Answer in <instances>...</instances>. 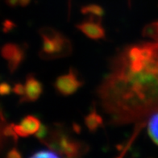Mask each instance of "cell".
Listing matches in <instances>:
<instances>
[{"label":"cell","mask_w":158,"mask_h":158,"mask_svg":"<svg viewBox=\"0 0 158 158\" xmlns=\"http://www.w3.org/2000/svg\"><path fill=\"white\" fill-rule=\"evenodd\" d=\"M98 95L110 124L142 121L158 112V40L121 50Z\"/></svg>","instance_id":"6da1fadb"},{"label":"cell","mask_w":158,"mask_h":158,"mask_svg":"<svg viewBox=\"0 0 158 158\" xmlns=\"http://www.w3.org/2000/svg\"><path fill=\"white\" fill-rule=\"evenodd\" d=\"M40 141L58 152L61 156L69 158L80 157L89 151V146L86 143L72 137L60 125L48 127V132Z\"/></svg>","instance_id":"7a4b0ae2"},{"label":"cell","mask_w":158,"mask_h":158,"mask_svg":"<svg viewBox=\"0 0 158 158\" xmlns=\"http://www.w3.org/2000/svg\"><path fill=\"white\" fill-rule=\"evenodd\" d=\"M42 38V47L40 57L43 60H54L69 56L72 44L67 37L52 27H44L39 30Z\"/></svg>","instance_id":"3957f363"},{"label":"cell","mask_w":158,"mask_h":158,"mask_svg":"<svg viewBox=\"0 0 158 158\" xmlns=\"http://www.w3.org/2000/svg\"><path fill=\"white\" fill-rule=\"evenodd\" d=\"M83 85V81L73 69H69L65 74L59 76L54 82V87L59 94L69 96L75 94Z\"/></svg>","instance_id":"277c9868"},{"label":"cell","mask_w":158,"mask_h":158,"mask_svg":"<svg viewBox=\"0 0 158 158\" xmlns=\"http://www.w3.org/2000/svg\"><path fill=\"white\" fill-rule=\"evenodd\" d=\"M1 55L8 61V68L10 73H14L24 60L25 48L19 44L8 43L2 47Z\"/></svg>","instance_id":"5b68a950"},{"label":"cell","mask_w":158,"mask_h":158,"mask_svg":"<svg viewBox=\"0 0 158 158\" xmlns=\"http://www.w3.org/2000/svg\"><path fill=\"white\" fill-rule=\"evenodd\" d=\"M76 27L88 38L102 40L106 36V32L101 23V19L89 17V19L76 25Z\"/></svg>","instance_id":"8992f818"},{"label":"cell","mask_w":158,"mask_h":158,"mask_svg":"<svg viewBox=\"0 0 158 158\" xmlns=\"http://www.w3.org/2000/svg\"><path fill=\"white\" fill-rule=\"evenodd\" d=\"M24 95L20 98V102H35L40 97L44 87L40 81L35 77L33 74L27 75L25 81Z\"/></svg>","instance_id":"52a82bcc"},{"label":"cell","mask_w":158,"mask_h":158,"mask_svg":"<svg viewBox=\"0 0 158 158\" xmlns=\"http://www.w3.org/2000/svg\"><path fill=\"white\" fill-rule=\"evenodd\" d=\"M41 126L40 121L34 115H27L21 120L19 124H14L13 128L18 136L27 137L31 135L36 134Z\"/></svg>","instance_id":"ba28073f"},{"label":"cell","mask_w":158,"mask_h":158,"mask_svg":"<svg viewBox=\"0 0 158 158\" xmlns=\"http://www.w3.org/2000/svg\"><path fill=\"white\" fill-rule=\"evenodd\" d=\"M85 124L90 132H95L99 127H102L103 120L102 116L94 108L85 117Z\"/></svg>","instance_id":"9c48e42d"},{"label":"cell","mask_w":158,"mask_h":158,"mask_svg":"<svg viewBox=\"0 0 158 158\" xmlns=\"http://www.w3.org/2000/svg\"><path fill=\"white\" fill-rule=\"evenodd\" d=\"M148 132L152 141L158 145V112L150 116L148 123Z\"/></svg>","instance_id":"30bf717a"},{"label":"cell","mask_w":158,"mask_h":158,"mask_svg":"<svg viewBox=\"0 0 158 158\" xmlns=\"http://www.w3.org/2000/svg\"><path fill=\"white\" fill-rule=\"evenodd\" d=\"M81 12L83 15H88L89 17H94L98 19H102L104 15L103 8L97 4L85 5L81 7Z\"/></svg>","instance_id":"8fae6325"},{"label":"cell","mask_w":158,"mask_h":158,"mask_svg":"<svg viewBox=\"0 0 158 158\" xmlns=\"http://www.w3.org/2000/svg\"><path fill=\"white\" fill-rule=\"evenodd\" d=\"M143 36L152 38L155 40H158V22L149 23L146 25L142 32Z\"/></svg>","instance_id":"7c38bea8"},{"label":"cell","mask_w":158,"mask_h":158,"mask_svg":"<svg viewBox=\"0 0 158 158\" xmlns=\"http://www.w3.org/2000/svg\"><path fill=\"white\" fill-rule=\"evenodd\" d=\"M30 157L32 158H43V157H61L58 152L48 148V149H40L35 151L33 154L30 155Z\"/></svg>","instance_id":"4fadbf2b"},{"label":"cell","mask_w":158,"mask_h":158,"mask_svg":"<svg viewBox=\"0 0 158 158\" xmlns=\"http://www.w3.org/2000/svg\"><path fill=\"white\" fill-rule=\"evenodd\" d=\"M13 91V88L11 87V85L7 82H1L0 83V95L5 96L10 94L11 92Z\"/></svg>","instance_id":"5bb4252c"},{"label":"cell","mask_w":158,"mask_h":158,"mask_svg":"<svg viewBox=\"0 0 158 158\" xmlns=\"http://www.w3.org/2000/svg\"><path fill=\"white\" fill-rule=\"evenodd\" d=\"M13 92H14L15 94H18V95L23 96L25 93L24 85H23V84L21 83H16L14 85V87H13Z\"/></svg>","instance_id":"9a60e30c"},{"label":"cell","mask_w":158,"mask_h":158,"mask_svg":"<svg viewBox=\"0 0 158 158\" xmlns=\"http://www.w3.org/2000/svg\"><path fill=\"white\" fill-rule=\"evenodd\" d=\"M6 156L8 158H20L22 156H21V154L19 153V151L15 148H14L9 151Z\"/></svg>","instance_id":"2e32d148"},{"label":"cell","mask_w":158,"mask_h":158,"mask_svg":"<svg viewBox=\"0 0 158 158\" xmlns=\"http://www.w3.org/2000/svg\"><path fill=\"white\" fill-rule=\"evenodd\" d=\"M13 23L12 22H10V21L9 20H6L4 22V23H3V26H4V27H3V29H4V31L5 32H6V31H8L9 30L12 29L13 27Z\"/></svg>","instance_id":"e0dca14e"},{"label":"cell","mask_w":158,"mask_h":158,"mask_svg":"<svg viewBox=\"0 0 158 158\" xmlns=\"http://www.w3.org/2000/svg\"><path fill=\"white\" fill-rule=\"evenodd\" d=\"M0 118H4L3 116V114H2V110H1V107H0Z\"/></svg>","instance_id":"ac0fdd59"}]
</instances>
